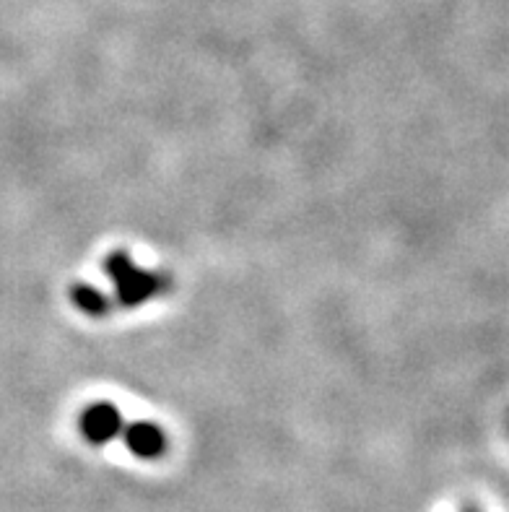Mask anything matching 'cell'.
Returning a JSON list of instances; mask_svg holds the SVG:
<instances>
[{
    "mask_svg": "<svg viewBox=\"0 0 509 512\" xmlns=\"http://www.w3.org/2000/svg\"><path fill=\"white\" fill-rule=\"evenodd\" d=\"M104 271L115 286L117 305L125 307V310H136L146 302H154L162 294H167L169 286H172V279L167 273L146 271V268L136 266L133 258L123 250H117L104 260Z\"/></svg>",
    "mask_w": 509,
    "mask_h": 512,
    "instance_id": "cell-1",
    "label": "cell"
},
{
    "mask_svg": "<svg viewBox=\"0 0 509 512\" xmlns=\"http://www.w3.org/2000/svg\"><path fill=\"white\" fill-rule=\"evenodd\" d=\"M125 422L120 409H115L112 403H91L89 409L81 416V432L91 445H107V442L117 440L123 435Z\"/></svg>",
    "mask_w": 509,
    "mask_h": 512,
    "instance_id": "cell-2",
    "label": "cell"
},
{
    "mask_svg": "<svg viewBox=\"0 0 509 512\" xmlns=\"http://www.w3.org/2000/svg\"><path fill=\"white\" fill-rule=\"evenodd\" d=\"M125 445L136 458L154 461L167 453V432L154 422H136L123 429Z\"/></svg>",
    "mask_w": 509,
    "mask_h": 512,
    "instance_id": "cell-3",
    "label": "cell"
},
{
    "mask_svg": "<svg viewBox=\"0 0 509 512\" xmlns=\"http://www.w3.org/2000/svg\"><path fill=\"white\" fill-rule=\"evenodd\" d=\"M71 302L76 305V310H81L89 318H104L110 312V299H107V294H102L97 286L91 284L73 286Z\"/></svg>",
    "mask_w": 509,
    "mask_h": 512,
    "instance_id": "cell-4",
    "label": "cell"
}]
</instances>
